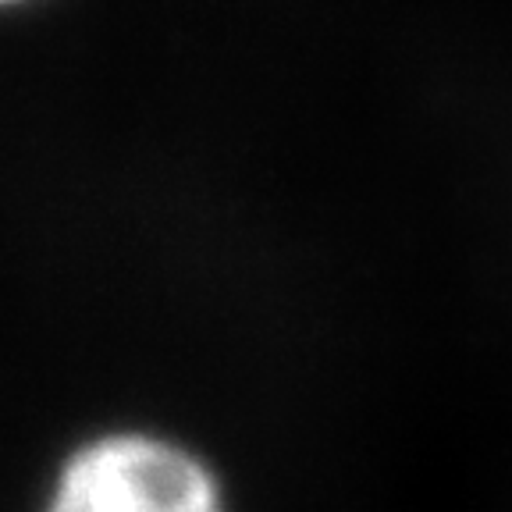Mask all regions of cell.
<instances>
[{
	"label": "cell",
	"mask_w": 512,
	"mask_h": 512,
	"mask_svg": "<svg viewBox=\"0 0 512 512\" xmlns=\"http://www.w3.org/2000/svg\"><path fill=\"white\" fill-rule=\"evenodd\" d=\"M43 512H228L221 480L185 445L146 431L82 441L54 477Z\"/></svg>",
	"instance_id": "1"
}]
</instances>
